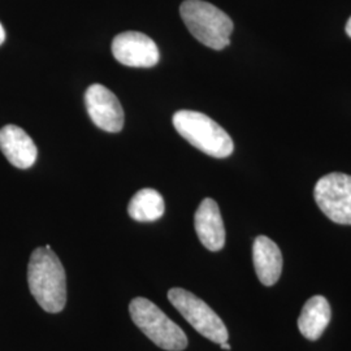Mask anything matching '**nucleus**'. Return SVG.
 <instances>
[{"instance_id": "obj_1", "label": "nucleus", "mask_w": 351, "mask_h": 351, "mask_svg": "<svg viewBox=\"0 0 351 351\" xmlns=\"http://www.w3.org/2000/svg\"><path fill=\"white\" fill-rule=\"evenodd\" d=\"M27 284L38 304L50 314L62 313L66 303V276L58 255L46 247L32 252L27 265Z\"/></svg>"}, {"instance_id": "obj_2", "label": "nucleus", "mask_w": 351, "mask_h": 351, "mask_svg": "<svg viewBox=\"0 0 351 351\" xmlns=\"http://www.w3.org/2000/svg\"><path fill=\"white\" fill-rule=\"evenodd\" d=\"M180 14L191 36L202 45L217 51L229 46L233 21L211 3L185 0L180 7Z\"/></svg>"}, {"instance_id": "obj_3", "label": "nucleus", "mask_w": 351, "mask_h": 351, "mask_svg": "<svg viewBox=\"0 0 351 351\" xmlns=\"http://www.w3.org/2000/svg\"><path fill=\"white\" fill-rule=\"evenodd\" d=\"M173 125L182 138L213 158L224 159L234 150L233 139L226 129L204 113L178 111L173 116Z\"/></svg>"}, {"instance_id": "obj_4", "label": "nucleus", "mask_w": 351, "mask_h": 351, "mask_svg": "<svg viewBox=\"0 0 351 351\" xmlns=\"http://www.w3.org/2000/svg\"><path fill=\"white\" fill-rule=\"evenodd\" d=\"M134 324L160 349L182 351L188 346L185 332L152 302L137 297L129 304Z\"/></svg>"}, {"instance_id": "obj_5", "label": "nucleus", "mask_w": 351, "mask_h": 351, "mask_svg": "<svg viewBox=\"0 0 351 351\" xmlns=\"http://www.w3.org/2000/svg\"><path fill=\"white\" fill-rule=\"evenodd\" d=\"M168 300L203 337L219 345L229 339L224 322L206 302L202 301L193 293L185 289H171L168 291Z\"/></svg>"}, {"instance_id": "obj_6", "label": "nucleus", "mask_w": 351, "mask_h": 351, "mask_svg": "<svg viewBox=\"0 0 351 351\" xmlns=\"http://www.w3.org/2000/svg\"><path fill=\"white\" fill-rule=\"evenodd\" d=\"M314 198L329 220L351 226V176L335 172L322 177L315 185Z\"/></svg>"}, {"instance_id": "obj_7", "label": "nucleus", "mask_w": 351, "mask_h": 351, "mask_svg": "<svg viewBox=\"0 0 351 351\" xmlns=\"http://www.w3.org/2000/svg\"><path fill=\"white\" fill-rule=\"evenodd\" d=\"M85 104L90 119L101 130L119 133L124 128V110L110 88L91 85L85 93Z\"/></svg>"}, {"instance_id": "obj_8", "label": "nucleus", "mask_w": 351, "mask_h": 351, "mask_svg": "<svg viewBox=\"0 0 351 351\" xmlns=\"http://www.w3.org/2000/svg\"><path fill=\"white\" fill-rule=\"evenodd\" d=\"M112 53L119 63L133 68H151L160 59L156 43L138 32H125L116 36L112 42Z\"/></svg>"}, {"instance_id": "obj_9", "label": "nucleus", "mask_w": 351, "mask_h": 351, "mask_svg": "<svg viewBox=\"0 0 351 351\" xmlns=\"http://www.w3.org/2000/svg\"><path fill=\"white\" fill-rule=\"evenodd\" d=\"M194 226L202 245L210 251H220L226 245V228L217 203L206 198L202 201L195 216Z\"/></svg>"}, {"instance_id": "obj_10", "label": "nucleus", "mask_w": 351, "mask_h": 351, "mask_svg": "<svg viewBox=\"0 0 351 351\" xmlns=\"http://www.w3.org/2000/svg\"><path fill=\"white\" fill-rule=\"evenodd\" d=\"M0 150L10 163L20 169H27L36 163L38 150L30 136L16 125L0 129Z\"/></svg>"}, {"instance_id": "obj_11", "label": "nucleus", "mask_w": 351, "mask_h": 351, "mask_svg": "<svg viewBox=\"0 0 351 351\" xmlns=\"http://www.w3.org/2000/svg\"><path fill=\"white\" fill-rule=\"evenodd\" d=\"M252 261L256 276L265 287L275 285L282 272V254L276 243L265 236L254 241Z\"/></svg>"}, {"instance_id": "obj_12", "label": "nucleus", "mask_w": 351, "mask_h": 351, "mask_svg": "<svg viewBox=\"0 0 351 351\" xmlns=\"http://www.w3.org/2000/svg\"><path fill=\"white\" fill-rule=\"evenodd\" d=\"M332 311L323 295H314L304 303L298 317V328L303 337L310 341L320 339L330 323Z\"/></svg>"}, {"instance_id": "obj_13", "label": "nucleus", "mask_w": 351, "mask_h": 351, "mask_svg": "<svg viewBox=\"0 0 351 351\" xmlns=\"http://www.w3.org/2000/svg\"><path fill=\"white\" fill-rule=\"evenodd\" d=\"M128 213L133 220L139 223L156 221L163 216V197L154 189H142L129 202Z\"/></svg>"}, {"instance_id": "obj_14", "label": "nucleus", "mask_w": 351, "mask_h": 351, "mask_svg": "<svg viewBox=\"0 0 351 351\" xmlns=\"http://www.w3.org/2000/svg\"><path fill=\"white\" fill-rule=\"evenodd\" d=\"M4 40H5V30H4V27H3L1 23H0V45H3Z\"/></svg>"}, {"instance_id": "obj_15", "label": "nucleus", "mask_w": 351, "mask_h": 351, "mask_svg": "<svg viewBox=\"0 0 351 351\" xmlns=\"http://www.w3.org/2000/svg\"><path fill=\"white\" fill-rule=\"evenodd\" d=\"M345 30H346V34L351 38V17L348 20V23H346V27H345Z\"/></svg>"}, {"instance_id": "obj_16", "label": "nucleus", "mask_w": 351, "mask_h": 351, "mask_svg": "<svg viewBox=\"0 0 351 351\" xmlns=\"http://www.w3.org/2000/svg\"><path fill=\"white\" fill-rule=\"evenodd\" d=\"M220 348L223 349V350H230L232 348H230V345L228 343V341L226 342H223V343H220Z\"/></svg>"}]
</instances>
